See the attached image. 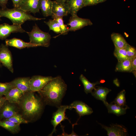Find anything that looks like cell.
Listing matches in <instances>:
<instances>
[{
    "instance_id": "obj_34",
    "label": "cell",
    "mask_w": 136,
    "mask_h": 136,
    "mask_svg": "<svg viewBox=\"0 0 136 136\" xmlns=\"http://www.w3.org/2000/svg\"><path fill=\"white\" fill-rule=\"evenodd\" d=\"M13 3L14 8H18L19 5L23 0H11Z\"/></svg>"
},
{
    "instance_id": "obj_40",
    "label": "cell",
    "mask_w": 136,
    "mask_h": 136,
    "mask_svg": "<svg viewBox=\"0 0 136 136\" xmlns=\"http://www.w3.org/2000/svg\"><path fill=\"white\" fill-rule=\"evenodd\" d=\"M1 63L0 62V68L2 66V65L1 64Z\"/></svg>"
},
{
    "instance_id": "obj_2",
    "label": "cell",
    "mask_w": 136,
    "mask_h": 136,
    "mask_svg": "<svg viewBox=\"0 0 136 136\" xmlns=\"http://www.w3.org/2000/svg\"><path fill=\"white\" fill-rule=\"evenodd\" d=\"M33 92L30 91L25 92L19 104L23 115L32 120L40 116L44 107L42 100L36 96Z\"/></svg>"
},
{
    "instance_id": "obj_29",
    "label": "cell",
    "mask_w": 136,
    "mask_h": 136,
    "mask_svg": "<svg viewBox=\"0 0 136 136\" xmlns=\"http://www.w3.org/2000/svg\"><path fill=\"white\" fill-rule=\"evenodd\" d=\"M8 120L17 124H20L22 123H27L28 121L25 119L22 115L18 113L8 118L5 119Z\"/></svg>"
},
{
    "instance_id": "obj_3",
    "label": "cell",
    "mask_w": 136,
    "mask_h": 136,
    "mask_svg": "<svg viewBox=\"0 0 136 136\" xmlns=\"http://www.w3.org/2000/svg\"><path fill=\"white\" fill-rule=\"evenodd\" d=\"M0 16L9 19L13 24L21 25L27 21H36L45 19L35 17L18 8H2L0 9Z\"/></svg>"
},
{
    "instance_id": "obj_13",
    "label": "cell",
    "mask_w": 136,
    "mask_h": 136,
    "mask_svg": "<svg viewBox=\"0 0 136 136\" xmlns=\"http://www.w3.org/2000/svg\"><path fill=\"white\" fill-rule=\"evenodd\" d=\"M15 104L6 101L0 109V120L8 118L18 113Z\"/></svg>"
},
{
    "instance_id": "obj_19",
    "label": "cell",
    "mask_w": 136,
    "mask_h": 136,
    "mask_svg": "<svg viewBox=\"0 0 136 136\" xmlns=\"http://www.w3.org/2000/svg\"><path fill=\"white\" fill-rule=\"evenodd\" d=\"M105 106L109 113L114 114L118 116L125 114L127 109L129 108L128 107H123L113 101L110 104L108 103Z\"/></svg>"
},
{
    "instance_id": "obj_42",
    "label": "cell",
    "mask_w": 136,
    "mask_h": 136,
    "mask_svg": "<svg viewBox=\"0 0 136 136\" xmlns=\"http://www.w3.org/2000/svg\"></svg>"
},
{
    "instance_id": "obj_38",
    "label": "cell",
    "mask_w": 136,
    "mask_h": 136,
    "mask_svg": "<svg viewBox=\"0 0 136 136\" xmlns=\"http://www.w3.org/2000/svg\"><path fill=\"white\" fill-rule=\"evenodd\" d=\"M69 0H55V1L58 2H66Z\"/></svg>"
},
{
    "instance_id": "obj_16",
    "label": "cell",
    "mask_w": 136,
    "mask_h": 136,
    "mask_svg": "<svg viewBox=\"0 0 136 136\" xmlns=\"http://www.w3.org/2000/svg\"><path fill=\"white\" fill-rule=\"evenodd\" d=\"M24 93L18 88L13 87L4 96L9 102L19 105Z\"/></svg>"
},
{
    "instance_id": "obj_7",
    "label": "cell",
    "mask_w": 136,
    "mask_h": 136,
    "mask_svg": "<svg viewBox=\"0 0 136 136\" xmlns=\"http://www.w3.org/2000/svg\"><path fill=\"white\" fill-rule=\"evenodd\" d=\"M67 108L68 105H61L58 108L57 110L53 113L51 123L53 126V128L49 136H52L54 133H56V128L61 121L67 119L70 122L65 116V112L66 110L68 109Z\"/></svg>"
},
{
    "instance_id": "obj_21",
    "label": "cell",
    "mask_w": 136,
    "mask_h": 136,
    "mask_svg": "<svg viewBox=\"0 0 136 136\" xmlns=\"http://www.w3.org/2000/svg\"><path fill=\"white\" fill-rule=\"evenodd\" d=\"M111 37L115 48H125L128 44L124 38L119 33H113L111 34Z\"/></svg>"
},
{
    "instance_id": "obj_33",
    "label": "cell",
    "mask_w": 136,
    "mask_h": 136,
    "mask_svg": "<svg viewBox=\"0 0 136 136\" xmlns=\"http://www.w3.org/2000/svg\"><path fill=\"white\" fill-rule=\"evenodd\" d=\"M84 7L96 5L98 4V0H83Z\"/></svg>"
},
{
    "instance_id": "obj_28",
    "label": "cell",
    "mask_w": 136,
    "mask_h": 136,
    "mask_svg": "<svg viewBox=\"0 0 136 136\" xmlns=\"http://www.w3.org/2000/svg\"><path fill=\"white\" fill-rule=\"evenodd\" d=\"M125 94V90H122L118 94L116 97L113 102L123 107H128L126 105Z\"/></svg>"
},
{
    "instance_id": "obj_18",
    "label": "cell",
    "mask_w": 136,
    "mask_h": 136,
    "mask_svg": "<svg viewBox=\"0 0 136 136\" xmlns=\"http://www.w3.org/2000/svg\"><path fill=\"white\" fill-rule=\"evenodd\" d=\"M94 90L91 93L92 95L96 99L102 101L105 105H106L108 103L106 100L107 95L111 90L99 86H96Z\"/></svg>"
},
{
    "instance_id": "obj_10",
    "label": "cell",
    "mask_w": 136,
    "mask_h": 136,
    "mask_svg": "<svg viewBox=\"0 0 136 136\" xmlns=\"http://www.w3.org/2000/svg\"><path fill=\"white\" fill-rule=\"evenodd\" d=\"M26 31L19 25H10L6 23L0 24V39H6L12 33H23Z\"/></svg>"
},
{
    "instance_id": "obj_22",
    "label": "cell",
    "mask_w": 136,
    "mask_h": 136,
    "mask_svg": "<svg viewBox=\"0 0 136 136\" xmlns=\"http://www.w3.org/2000/svg\"><path fill=\"white\" fill-rule=\"evenodd\" d=\"M0 126L13 133H17L20 129V124L6 119L0 120Z\"/></svg>"
},
{
    "instance_id": "obj_39",
    "label": "cell",
    "mask_w": 136,
    "mask_h": 136,
    "mask_svg": "<svg viewBox=\"0 0 136 136\" xmlns=\"http://www.w3.org/2000/svg\"><path fill=\"white\" fill-rule=\"evenodd\" d=\"M107 0H98V3H102L105 1Z\"/></svg>"
},
{
    "instance_id": "obj_37",
    "label": "cell",
    "mask_w": 136,
    "mask_h": 136,
    "mask_svg": "<svg viewBox=\"0 0 136 136\" xmlns=\"http://www.w3.org/2000/svg\"><path fill=\"white\" fill-rule=\"evenodd\" d=\"M6 100L5 97L0 96V109Z\"/></svg>"
},
{
    "instance_id": "obj_24",
    "label": "cell",
    "mask_w": 136,
    "mask_h": 136,
    "mask_svg": "<svg viewBox=\"0 0 136 136\" xmlns=\"http://www.w3.org/2000/svg\"><path fill=\"white\" fill-rule=\"evenodd\" d=\"M52 5L53 1L51 0H41L40 9L44 17L51 16Z\"/></svg>"
},
{
    "instance_id": "obj_31",
    "label": "cell",
    "mask_w": 136,
    "mask_h": 136,
    "mask_svg": "<svg viewBox=\"0 0 136 136\" xmlns=\"http://www.w3.org/2000/svg\"><path fill=\"white\" fill-rule=\"evenodd\" d=\"M125 48L127 56L129 59H132L136 56V49L135 47L128 44Z\"/></svg>"
},
{
    "instance_id": "obj_35",
    "label": "cell",
    "mask_w": 136,
    "mask_h": 136,
    "mask_svg": "<svg viewBox=\"0 0 136 136\" xmlns=\"http://www.w3.org/2000/svg\"><path fill=\"white\" fill-rule=\"evenodd\" d=\"M132 72L136 71V56L132 60Z\"/></svg>"
},
{
    "instance_id": "obj_8",
    "label": "cell",
    "mask_w": 136,
    "mask_h": 136,
    "mask_svg": "<svg viewBox=\"0 0 136 136\" xmlns=\"http://www.w3.org/2000/svg\"><path fill=\"white\" fill-rule=\"evenodd\" d=\"M70 14L67 4L66 2L53 1L52 18L55 19L58 17H63Z\"/></svg>"
},
{
    "instance_id": "obj_11",
    "label": "cell",
    "mask_w": 136,
    "mask_h": 136,
    "mask_svg": "<svg viewBox=\"0 0 136 136\" xmlns=\"http://www.w3.org/2000/svg\"><path fill=\"white\" fill-rule=\"evenodd\" d=\"M41 0H23L18 8L34 14L39 12Z\"/></svg>"
},
{
    "instance_id": "obj_15",
    "label": "cell",
    "mask_w": 136,
    "mask_h": 136,
    "mask_svg": "<svg viewBox=\"0 0 136 136\" xmlns=\"http://www.w3.org/2000/svg\"><path fill=\"white\" fill-rule=\"evenodd\" d=\"M30 78L29 77L19 78L9 83L13 87L25 93L31 91L29 83Z\"/></svg>"
},
{
    "instance_id": "obj_27",
    "label": "cell",
    "mask_w": 136,
    "mask_h": 136,
    "mask_svg": "<svg viewBox=\"0 0 136 136\" xmlns=\"http://www.w3.org/2000/svg\"><path fill=\"white\" fill-rule=\"evenodd\" d=\"M114 54L117 59L118 62L129 59L127 56L125 48H118L115 47Z\"/></svg>"
},
{
    "instance_id": "obj_14",
    "label": "cell",
    "mask_w": 136,
    "mask_h": 136,
    "mask_svg": "<svg viewBox=\"0 0 136 136\" xmlns=\"http://www.w3.org/2000/svg\"><path fill=\"white\" fill-rule=\"evenodd\" d=\"M98 123L107 131V134L109 136H125L127 135V130L122 125L116 124L110 125V127H108L100 123Z\"/></svg>"
},
{
    "instance_id": "obj_36",
    "label": "cell",
    "mask_w": 136,
    "mask_h": 136,
    "mask_svg": "<svg viewBox=\"0 0 136 136\" xmlns=\"http://www.w3.org/2000/svg\"><path fill=\"white\" fill-rule=\"evenodd\" d=\"M9 0H0V6L2 8L7 7L6 5Z\"/></svg>"
},
{
    "instance_id": "obj_20",
    "label": "cell",
    "mask_w": 136,
    "mask_h": 136,
    "mask_svg": "<svg viewBox=\"0 0 136 136\" xmlns=\"http://www.w3.org/2000/svg\"><path fill=\"white\" fill-rule=\"evenodd\" d=\"M66 3L69 7L70 14L72 16L77 15L78 12L84 7L83 0H69Z\"/></svg>"
},
{
    "instance_id": "obj_30",
    "label": "cell",
    "mask_w": 136,
    "mask_h": 136,
    "mask_svg": "<svg viewBox=\"0 0 136 136\" xmlns=\"http://www.w3.org/2000/svg\"><path fill=\"white\" fill-rule=\"evenodd\" d=\"M13 87L9 82H0V96L4 95Z\"/></svg>"
},
{
    "instance_id": "obj_9",
    "label": "cell",
    "mask_w": 136,
    "mask_h": 136,
    "mask_svg": "<svg viewBox=\"0 0 136 136\" xmlns=\"http://www.w3.org/2000/svg\"><path fill=\"white\" fill-rule=\"evenodd\" d=\"M0 62L12 73L14 72L11 53L8 46L2 44L0 46Z\"/></svg>"
},
{
    "instance_id": "obj_12",
    "label": "cell",
    "mask_w": 136,
    "mask_h": 136,
    "mask_svg": "<svg viewBox=\"0 0 136 136\" xmlns=\"http://www.w3.org/2000/svg\"><path fill=\"white\" fill-rule=\"evenodd\" d=\"M68 109L71 110L74 109L80 117L91 114L93 113L92 109L82 101L76 100L69 105H68Z\"/></svg>"
},
{
    "instance_id": "obj_17",
    "label": "cell",
    "mask_w": 136,
    "mask_h": 136,
    "mask_svg": "<svg viewBox=\"0 0 136 136\" xmlns=\"http://www.w3.org/2000/svg\"><path fill=\"white\" fill-rule=\"evenodd\" d=\"M5 43V45L8 46L12 47L19 49L26 48L36 47V46L30 42H26L22 40L16 38L6 39Z\"/></svg>"
},
{
    "instance_id": "obj_25",
    "label": "cell",
    "mask_w": 136,
    "mask_h": 136,
    "mask_svg": "<svg viewBox=\"0 0 136 136\" xmlns=\"http://www.w3.org/2000/svg\"><path fill=\"white\" fill-rule=\"evenodd\" d=\"M79 79L83 85L84 92L86 94L91 93L93 90L95 88V85L100 83L98 81L95 83H91L83 74L81 75Z\"/></svg>"
},
{
    "instance_id": "obj_32",
    "label": "cell",
    "mask_w": 136,
    "mask_h": 136,
    "mask_svg": "<svg viewBox=\"0 0 136 136\" xmlns=\"http://www.w3.org/2000/svg\"><path fill=\"white\" fill-rule=\"evenodd\" d=\"M54 19L56 20L58 23L62 31L61 33L59 34L58 36L61 35H66V31L68 28L67 25L64 24L63 17H58Z\"/></svg>"
},
{
    "instance_id": "obj_1",
    "label": "cell",
    "mask_w": 136,
    "mask_h": 136,
    "mask_svg": "<svg viewBox=\"0 0 136 136\" xmlns=\"http://www.w3.org/2000/svg\"><path fill=\"white\" fill-rule=\"evenodd\" d=\"M67 89L66 84L61 77L58 76L38 92L46 104L58 108L61 105Z\"/></svg>"
},
{
    "instance_id": "obj_6",
    "label": "cell",
    "mask_w": 136,
    "mask_h": 136,
    "mask_svg": "<svg viewBox=\"0 0 136 136\" xmlns=\"http://www.w3.org/2000/svg\"><path fill=\"white\" fill-rule=\"evenodd\" d=\"M54 77L35 75L30 78L29 81L31 91L35 92L41 90Z\"/></svg>"
},
{
    "instance_id": "obj_4",
    "label": "cell",
    "mask_w": 136,
    "mask_h": 136,
    "mask_svg": "<svg viewBox=\"0 0 136 136\" xmlns=\"http://www.w3.org/2000/svg\"><path fill=\"white\" fill-rule=\"evenodd\" d=\"M29 39V42L36 46L48 47L50 45L51 39L50 35L48 32L42 30L36 23L33 26L30 32H27Z\"/></svg>"
},
{
    "instance_id": "obj_26",
    "label": "cell",
    "mask_w": 136,
    "mask_h": 136,
    "mask_svg": "<svg viewBox=\"0 0 136 136\" xmlns=\"http://www.w3.org/2000/svg\"><path fill=\"white\" fill-rule=\"evenodd\" d=\"M44 22L49 27L50 30L59 34L61 33L60 25L55 19H49L47 21H44Z\"/></svg>"
},
{
    "instance_id": "obj_41",
    "label": "cell",
    "mask_w": 136,
    "mask_h": 136,
    "mask_svg": "<svg viewBox=\"0 0 136 136\" xmlns=\"http://www.w3.org/2000/svg\"><path fill=\"white\" fill-rule=\"evenodd\" d=\"M1 16H0V21L1 20Z\"/></svg>"
},
{
    "instance_id": "obj_5",
    "label": "cell",
    "mask_w": 136,
    "mask_h": 136,
    "mask_svg": "<svg viewBox=\"0 0 136 136\" xmlns=\"http://www.w3.org/2000/svg\"><path fill=\"white\" fill-rule=\"evenodd\" d=\"M93 23L91 21L88 19L83 18L76 15L70 17L67 25L70 26L66 31L67 34L69 31H75L83 27L91 25Z\"/></svg>"
},
{
    "instance_id": "obj_23",
    "label": "cell",
    "mask_w": 136,
    "mask_h": 136,
    "mask_svg": "<svg viewBox=\"0 0 136 136\" xmlns=\"http://www.w3.org/2000/svg\"><path fill=\"white\" fill-rule=\"evenodd\" d=\"M132 60L128 59L118 62L116 67L115 71L131 72H132Z\"/></svg>"
}]
</instances>
